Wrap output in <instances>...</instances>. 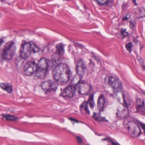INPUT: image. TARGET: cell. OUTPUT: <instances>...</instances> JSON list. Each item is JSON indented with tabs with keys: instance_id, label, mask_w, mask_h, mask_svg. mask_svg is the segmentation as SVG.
Listing matches in <instances>:
<instances>
[{
	"instance_id": "obj_1",
	"label": "cell",
	"mask_w": 145,
	"mask_h": 145,
	"mask_svg": "<svg viewBox=\"0 0 145 145\" xmlns=\"http://www.w3.org/2000/svg\"><path fill=\"white\" fill-rule=\"evenodd\" d=\"M71 70L66 64L60 63L56 65L53 71V76L55 82L65 83L71 77Z\"/></svg>"
},
{
	"instance_id": "obj_2",
	"label": "cell",
	"mask_w": 145,
	"mask_h": 145,
	"mask_svg": "<svg viewBox=\"0 0 145 145\" xmlns=\"http://www.w3.org/2000/svg\"><path fill=\"white\" fill-rule=\"evenodd\" d=\"M39 51V48L33 42H24L21 46L20 55L21 58L26 60L31 54L38 52Z\"/></svg>"
},
{
	"instance_id": "obj_3",
	"label": "cell",
	"mask_w": 145,
	"mask_h": 145,
	"mask_svg": "<svg viewBox=\"0 0 145 145\" xmlns=\"http://www.w3.org/2000/svg\"><path fill=\"white\" fill-rule=\"evenodd\" d=\"M16 46L13 41H9L4 45L3 50V56L7 60H11L15 54Z\"/></svg>"
},
{
	"instance_id": "obj_4",
	"label": "cell",
	"mask_w": 145,
	"mask_h": 145,
	"mask_svg": "<svg viewBox=\"0 0 145 145\" xmlns=\"http://www.w3.org/2000/svg\"><path fill=\"white\" fill-rule=\"evenodd\" d=\"M48 60L46 58L40 59L37 64L36 76L39 79H43L46 75L48 68Z\"/></svg>"
},
{
	"instance_id": "obj_5",
	"label": "cell",
	"mask_w": 145,
	"mask_h": 145,
	"mask_svg": "<svg viewBox=\"0 0 145 145\" xmlns=\"http://www.w3.org/2000/svg\"><path fill=\"white\" fill-rule=\"evenodd\" d=\"M128 133L131 137H137L141 133V130L138 125L133 121H129L127 124Z\"/></svg>"
},
{
	"instance_id": "obj_6",
	"label": "cell",
	"mask_w": 145,
	"mask_h": 145,
	"mask_svg": "<svg viewBox=\"0 0 145 145\" xmlns=\"http://www.w3.org/2000/svg\"><path fill=\"white\" fill-rule=\"evenodd\" d=\"M37 64L33 61H30L26 64L23 68V73L26 76H30L36 73Z\"/></svg>"
},
{
	"instance_id": "obj_7",
	"label": "cell",
	"mask_w": 145,
	"mask_h": 145,
	"mask_svg": "<svg viewBox=\"0 0 145 145\" xmlns=\"http://www.w3.org/2000/svg\"><path fill=\"white\" fill-rule=\"evenodd\" d=\"M105 81L114 90H118L122 89V84L121 82L115 77L112 76L109 77L105 79Z\"/></svg>"
},
{
	"instance_id": "obj_8",
	"label": "cell",
	"mask_w": 145,
	"mask_h": 145,
	"mask_svg": "<svg viewBox=\"0 0 145 145\" xmlns=\"http://www.w3.org/2000/svg\"><path fill=\"white\" fill-rule=\"evenodd\" d=\"M41 87L42 89L45 92L55 91L58 87V83L56 82H54L52 80H47L44 81Z\"/></svg>"
},
{
	"instance_id": "obj_9",
	"label": "cell",
	"mask_w": 145,
	"mask_h": 145,
	"mask_svg": "<svg viewBox=\"0 0 145 145\" xmlns=\"http://www.w3.org/2000/svg\"><path fill=\"white\" fill-rule=\"evenodd\" d=\"M76 90L81 95H87L89 93L91 87L88 84L85 82H79L75 86Z\"/></svg>"
},
{
	"instance_id": "obj_10",
	"label": "cell",
	"mask_w": 145,
	"mask_h": 145,
	"mask_svg": "<svg viewBox=\"0 0 145 145\" xmlns=\"http://www.w3.org/2000/svg\"><path fill=\"white\" fill-rule=\"evenodd\" d=\"M75 86L73 85H71L67 86L62 91L61 95L63 97L71 98L74 96L75 93Z\"/></svg>"
},
{
	"instance_id": "obj_11",
	"label": "cell",
	"mask_w": 145,
	"mask_h": 145,
	"mask_svg": "<svg viewBox=\"0 0 145 145\" xmlns=\"http://www.w3.org/2000/svg\"><path fill=\"white\" fill-rule=\"evenodd\" d=\"M86 70V67L83 61L82 60H79L76 66V71L77 75L80 77H82L85 75Z\"/></svg>"
},
{
	"instance_id": "obj_12",
	"label": "cell",
	"mask_w": 145,
	"mask_h": 145,
	"mask_svg": "<svg viewBox=\"0 0 145 145\" xmlns=\"http://www.w3.org/2000/svg\"><path fill=\"white\" fill-rule=\"evenodd\" d=\"M128 111L126 106L123 105L119 106L117 110L116 115L120 119H123L128 115Z\"/></svg>"
},
{
	"instance_id": "obj_13",
	"label": "cell",
	"mask_w": 145,
	"mask_h": 145,
	"mask_svg": "<svg viewBox=\"0 0 145 145\" xmlns=\"http://www.w3.org/2000/svg\"><path fill=\"white\" fill-rule=\"evenodd\" d=\"M135 15L138 18L144 17L145 16V9L143 7H138L135 10Z\"/></svg>"
},
{
	"instance_id": "obj_14",
	"label": "cell",
	"mask_w": 145,
	"mask_h": 145,
	"mask_svg": "<svg viewBox=\"0 0 145 145\" xmlns=\"http://www.w3.org/2000/svg\"><path fill=\"white\" fill-rule=\"evenodd\" d=\"M105 103V98L104 96L102 95L99 97L98 100V103H97V106L99 111H101L103 110Z\"/></svg>"
},
{
	"instance_id": "obj_15",
	"label": "cell",
	"mask_w": 145,
	"mask_h": 145,
	"mask_svg": "<svg viewBox=\"0 0 145 145\" xmlns=\"http://www.w3.org/2000/svg\"><path fill=\"white\" fill-rule=\"evenodd\" d=\"M0 87L9 93H11L12 91V87L10 84L2 83L0 84Z\"/></svg>"
},
{
	"instance_id": "obj_16",
	"label": "cell",
	"mask_w": 145,
	"mask_h": 145,
	"mask_svg": "<svg viewBox=\"0 0 145 145\" xmlns=\"http://www.w3.org/2000/svg\"><path fill=\"white\" fill-rule=\"evenodd\" d=\"M56 53L58 56H61L63 55L64 53V46L62 44H59L56 47Z\"/></svg>"
},
{
	"instance_id": "obj_17",
	"label": "cell",
	"mask_w": 145,
	"mask_h": 145,
	"mask_svg": "<svg viewBox=\"0 0 145 145\" xmlns=\"http://www.w3.org/2000/svg\"><path fill=\"white\" fill-rule=\"evenodd\" d=\"M93 118L96 120H97V121H106V120L105 119V118H103L101 115L98 114V113H95L94 114Z\"/></svg>"
},
{
	"instance_id": "obj_18",
	"label": "cell",
	"mask_w": 145,
	"mask_h": 145,
	"mask_svg": "<svg viewBox=\"0 0 145 145\" xmlns=\"http://www.w3.org/2000/svg\"><path fill=\"white\" fill-rule=\"evenodd\" d=\"M136 104L139 108H141L143 106L144 104V100L143 99L141 98H138L136 99Z\"/></svg>"
},
{
	"instance_id": "obj_19",
	"label": "cell",
	"mask_w": 145,
	"mask_h": 145,
	"mask_svg": "<svg viewBox=\"0 0 145 145\" xmlns=\"http://www.w3.org/2000/svg\"><path fill=\"white\" fill-rule=\"evenodd\" d=\"M81 107L83 110H85L86 112H87L88 114H89L90 112L89 109H88V103L87 102H84V103H82Z\"/></svg>"
},
{
	"instance_id": "obj_20",
	"label": "cell",
	"mask_w": 145,
	"mask_h": 145,
	"mask_svg": "<svg viewBox=\"0 0 145 145\" xmlns=\"http://www.w3.org/2000/svg\"><path fill=\"white\" fill-rule=\"evenodd\" d=\"M4 117L7 121H15L17 119L16 117L9 115H4Z\"/></svg>"
},
{
	"instance_id": "obj_21",
	"label": "cell",
	"mask_w": 145,
	"mask_h": 145,
	"mask_svg": "<svg viewBox=\"0 0 145 145\" xmlns=\"http://www.w3.org/2000/svg\"><path fill=\"white\" fill-rule=\"evenodd\" d=\"M125 47H126V49H127V50L128 51V52H131V48L133 47V43L131 42L128 43L126 44Z\"/></svg>"
},
{
	"instance_id": "obj_22",
	"label": "cell",
	"mask_w": 145,
	"mask_h": 145,
	"mask_svg": "<svg viewBox=\"0 0 145 145\" xmlns=\"http://www.w3.org/2000/svg\"><path fill=\"white\" fill-rule=\"evenodd\" d=\"M93 1H96L97 3H98L100 5H102L106 4L108 1V0H93Z\"/></svg>"
},
{
	"instance_id": "obj_23",
	"label": "cell",
	"mask_w": 145,
	"mask_h": 145,
	"mask_svg": "<svg viewBox=\"0 0 145 145\" xmlns=\"http://www.w3.org/2000/svg\"><path fill=\"white\" fill-rule=\"evenodd\" d=\"M89 104L91 108H93L94 105V102L93 96V95L90 96L89 98Z\"/></svg>"
},
{
	"instance_id": "obj_24",
	"label": "cell",
	"mask_w": 145,
	"mask_h": 145,
	"mask_svg": "<svg viewBox=\"0 0 145 145\" xmlns=\"http://www.w3.org/2000/svg\"><path fill=\"white\" fill-rule=\"evenodd\" d=\"M121 34H122L123 35L124 37H127L128 35V32H127L126 30L124 29H122L121 31Z\"/></svg>"
},
{
	"instance_id": "obj_25",
	"label": "cell",
	"mask_w": 145,
	"mask_h": 145,
	"mask_svg": "<svg viewBox=\"0 0 145 145\" xmlns=\"http://www.w3.org/2000/svg\"><path fill=\"white\" fill-rule=\"evenodd\" d=\"M77 141H78V142L79 143H82V140L81 137H77Z\"/></svg>"
},
{
	"instance_id": "obj_26",
	"label": "cell",
	"mask_w": 145,
	"mask_h": 145,
	"mask_svg": "<svg viewBox=\"0 0 145 145\" xmlns=\"http://www.w3.org/2000/svg\"><path fill=\"white\" fill-rule=\"evenodd\" d=\"M133 2L135 5H137V3H136V0H133Z\"/></svg>"
},
{
	"instance_id": "obj_27",
	"label": "cell",
	"mask_w": 145,
	"mask_h": 145,
	"mask_svg": "<svg viewBox=\"0 0 145 145\" xmlns=\"http://www.w3.org/2000/svg\"><path fill=\"white\" fill-rule=\"evenodd\" d=\"M141 126L143 127V129H144V131H145V125L142 124Z\"/></svg>"
},
{
	"instance_id": "obj_28",
	"label": "cell",
	"mask_w": 145,
	"mask_h": 145,
	"mask_svg": "<svg viewBox=\"0 0 145 145\" xmlns=\"http://www.w3.org/2000/svg\"><path fill=\"white\" fill-rule=\"evenodd\" d=\"M2 42V40H0V45H1Z\"/></svg>"
},
{
	"instance_id": "obj_29",
	"label": "cell",
	"mask_w": 145,
	"mask_h": 145,
	"mask_svg": "<svg viewBox=\"0 0 145 145\" xmlns=\"http://www.w3.org/2000/svg\"><path fill=\"white\" fill-rule=\"evenodd\" d=\"M1 1H4V0H1Z\"/></svg>"
},
{
	"instance_id": "obj_30",
	"label": "cell",
	"mask_w": 145,
	"mask_h": 145,
	"mask_svg": "<svg viewBox=\"0 0 145 145\" xmlns=\"http://www.w3.org/2000/svg\"><path fill=\"white\" fill-rule=\"evenodd\" d=\"M67 1H68V0H67Z\"/></svg>"
}]
</instances>
